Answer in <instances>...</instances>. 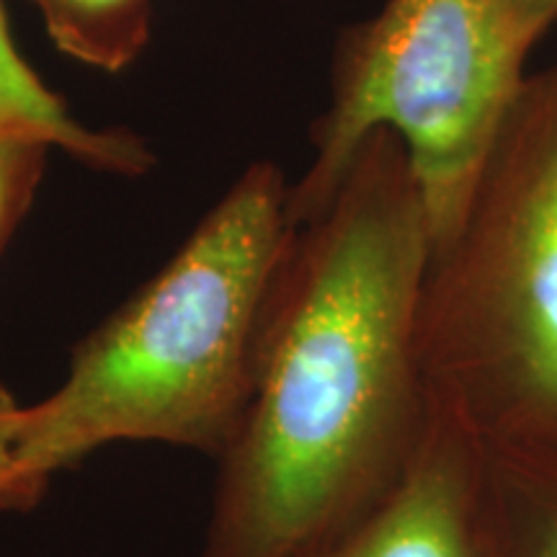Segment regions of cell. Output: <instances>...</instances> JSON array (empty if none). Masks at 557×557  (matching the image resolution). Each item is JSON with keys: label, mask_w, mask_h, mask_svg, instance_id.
Here are the masks:
<instances>
[{"label": "cell", "mask_w": 557, "mask_h": 557, "mask_svg": "<svg viewBox=\"0 0 557 557\" xmlns=\"http://www.w3.org/2000/svg\"><path fill=\"white\" fill-rule=\"evenodd\" d=\"M429 256L406 145L374 129L323 212L292 227L199 557H308L403 483L434 418L416 354Z\"/></svg>", "instance_id": "1"}, {"label": "cell", "mask_w": 557, "mask_h": 557, "mask_svg": "<svg viewBox=\"0 0 557 557\" xmlns=\"http://www.w3.org/2000/svg\"><path fill=\"white\" fill-rule=\"evenodd\" d=\"M287 205L282 169L248 165L163 269L75 344L65 380L21 406V465L52 480L116 442L218 462L253 398L263 310L292 238Z\"/></svg>", "instance_id": "2"}, {"label": "cell", "mask_w": 557, "mask_h": 557, "mask_svg": "<svg viewBox=\"0 0 557 557\" xmlns=\"http://www.w3.org/2000/svg\"><path fill=\"white\" fill-rule=\"evenodd\" d=\"M416 354L431 400L480 444L557 451V62L521 83L429 256Z\"/></svg>", "instance_id": "3"}, {"label": "cell", "mask_w": 557, "mask_h": 557, "mask_svg": "<svg viewBox=\"0 0 557 557\" xmlns=\"http://www.w3.org/2000/svg\"><path fill=\"white\" fill-rule=\"evenodd\" d=\"M527 41L506 0H387L341 32L331 101L310 169L289 184V222L323 212L374 129L406 145L429 214L431 253L455 233L472 184L524 83Z\"/></svg>", "instance_id": "4"}, {"label": "cell", "mask_w": 557, "mask_h": 557, "mask_svg": "<svg viewBox=\"0 0 557 557\" xmlns=\"http://www.w3.org/2000/svg\"><path fill=\"white\" fill-rule=\"evenodd\" d=\"M483 444L434 403L413 468L369 517L308 557H480L478 487Z\"/></svg>", "instance_id": "5"}, {"label": "cell", "mask_w": 557, "mask_h": 557, "mask_svg": "<svg viewBox=\"0 0 557 557\" xmlns=\"http://www.w3.org/2000/svg\"><path fill=\"white\" fill-rule=\"evenodd\" d=\"M480 557H557V451L483 444Z\"/></svg>", "instance_id": "6"}, {"label": "cell", "mask_w": 557, "mask_h": 557, "mask_svg": "<svg viewBox=\"0 0 557 557\" xmlns=\"http://www.w3.org/2000/svg\"><path fill=\"white\" fill-rule=\"evenodd\" d=\"M0 116L34 124L54 139L58 150L94 171L143 176L156 163L148 145L129 129H94L70 114L62 96L54 94L18 52L3 3H0Z\"/></svg>", "instance_id": "7"}, {"label": "cell", "mask_w": 557, "mask_h": 557, "mask_svg": "<svg viewBox=\"0 0 557 557\" xmlns=\"http://www.w3.org/2000/svg\"><path fill=\"white\" fill-rule=\"evenodd\" d=\"M54 50L99 73L120 75L152 41V0H26Z\"/></svg>", "instance_id": "8"}, {"label": "cell", "mask_w": 557, "mask_h": 557, "mask_svg": "<svg viewBox=\"0 0 557 557\" xmlns=\"http://www.w3.org/2000/svg\"><path fill=\"white\" fill-rule=\"evenodd\" d=\"M54 139L29 122L0 116V253L37 199Z\"/></svg>", "instance_id": "9"}, {"label": "cell", "mask_w": 557, "mask_h": 557, "mask_svg": "<svg viewBox=\"0 0 557 557\" xmlns=\"http://www.w3.org/2000/svg\"><path fill=\"white\" fill-rule=\"evenodd\" d=\"M18 416L21 403L0 382V513L34 511L45 500L52 483L21 465L16 455Z\"/></svg>", "instance_id": "10"}, {"label": "cell", "mask_w": 557, "mask_h": 557, "mask_svg": "<svg viewBox=\"0 0 557 557\" xmlns=\"http://www.w3.org/2000/svg\"><path fill=\"white\" fill-rule=\"evenodd\" d=\"M506 5L529 50L557 21V0H506Z\"/></svg>", "instance_id": "11"}]
</instances>
